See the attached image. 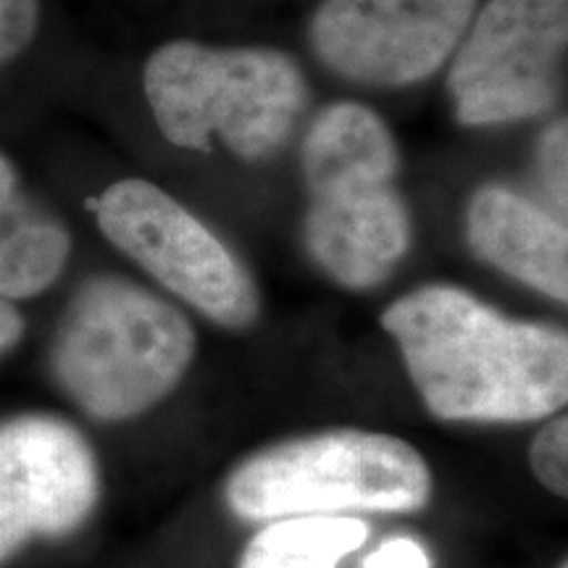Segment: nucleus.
Instances as JSON below:
<instances>
[{
    "label": "nucleus",
    "mask_w": 568,
    "mask_h": 568,
    "mask_svg": "<svg viewBox=\"0 0 568 568\" xmlns=\"http://www.w3.org/2000/svg\"><path fill=\"white\" fill-rule=\"evenodd\" d=\"M382 326L437 418L514 424L566 406L564 329L514 322L453 284H426L397 297Z\"/></svg>",
    "instance_id": "f257e3e1"
},
{
    "label": "nucleus",
    "mask_w": 568,
    "mask_h": 568,
    "mask_svg": "<svg viewBox=\"0 0 568 568\" xmlns=\"http://www.w3.org/2000/svg\"><path fill=\"white\" fill-rule=\"evenodd\" d=\"M303 240L339 287H379L406 258L414 224L400 187V151L379 113L353 101L326 105L301 145Z\"/></svg>",
    "instance_id": "f03ea898"
},
{
    "label": "nucleus",
    "mask_w": 568,
    "mask_h": 568,
    "mask_svg": "<svg viewBox=\"0 0 568 568\" xmlns=\"http://www.w3.org/2000/svg\"><path fill=\"white\" fill-rule=\"evenodd\" d=\"M142 84L172 145L195 153L224 148L253 163L287 148L311 101L301 61L272 45L172 40L148 59Z\"/></svg>",
    "instance_id": "7ed1b4c3"
},
{
    "label": "nucleus",
    "mask_w": 568,
    "mask_h": 568,
    "mask_svg": "<svg viewBox=\"0 0 568 568\" xmlns=\"http://www.w3.org/2000/svg\"><path fill=\"white\" fill-rule=\"evenodd\" d=\"M195 347L193 324L172 303L122 276H92L63 311L51 368L84 414L124 422L180 385Z\"/></svg>",
    "instance_id": "20e7f679"
},
{
    "label": "nucleus",
    "mask_w": 568,
    "mask_h": 568,
    "mask_svg": "<svg viewBox=\"0 0 568 568\" xmlns=\"http://www.w3.org/2000/svg\"><path fill=\"white\" fill-rule=\"evenodd\" d=\"M224 495L247 521L343 510L410 514L429 503L432 474L406 439L332 429L255 453L230 474Z\"/></svg>",
    "instance_id": "39448f33"
},
{
    "label": "nucleus",
    "mask_w": 568,
    "mask_h": 568,
    "mask_svg": "<svg viewBox=\"0 0 568 568\" xmlns=\"http://www.w3.org/2000/svg\"><path fill=\"white\" fill-rule=\"evenodd\" d=\"M111 245L211 322L245 329L261 314L258 284L193 211L148 180H122L95 201Z\"/></svg>",
    "instance_id": "423d86ee"
},
{
    "label": "nucleus",
    "mask_w": 568,
    "mask_h": 568,
    "mask_svg": "<svg viewBox=\"0 0 568 568\" xmlns=\"http://www.w3.org/2000/svg\"><path fill=\"white\" fill-rule=\"evenodd\" d=\"M568 0H487L453 53L447 92L464 126L537 119L558 101Z\"/></svg>",
    "instance_id": "0eeeda50"
},
{
    "label": "nucleus",
    "mask_w": 568,
    "mask_h": 568,
    "mask_svg": "<svg viewBox=\"0 0 568 568\" xmlns=\"http://www.w3.org/2000/svg\"><path fill=\"white\" fill-rule=\"evenodd\" d=\"M479 0H322L311 51L364 88H410L453 59Z\"/></svg>",
    "instance_id": "6e6552de"
},
{
    "label": "nucleus",
    "mask_w": 568,
    "mask_h": 568,
    "mask_svg": "<svg viewBox=\"0 0 568 568\" xmlns=\"http://www.w3.org/2000/svg\"><path fill=\"white\" fill-rule=\"evenodd\" d=\"M95 500V456L74 426L53 416L0 424V564L32 537L74 531Z\"/></svg>",
    "instance_id": "1a4fd4ad"
},
{
    "label": "nucleus",
    "mask_w": 568,
    "mask_h": 568,
    "mask_svg": "<svg viewBox=\"0 0 568 568\" xmlns=\"http://www.w3.org/2000/svg\"><path fill=\"white\" fill-rule=\"evenodd\" d=\"M466 240L479 261L566 303L568 232L556 211L542 209L506 184H485L468 201Z\"/></svg>",
    "instance_id": "9d476101"
},
{
    "label": "nucleus",
    "mask_w": 568,
    "mask_h": 568,
    "mask_svg": "<svg viewBox=\"0 0 568 568\" xmlns=\"http://www.w3.org/2000/svg\"><path fill=\"white\" fill-rule=\"evenodd\" d=\"M71 237L59 219L21 187L9 155L0 153V297H34L59 280Z\"/></svg>",
    "instance_id": "9b49d317"
},
{
    "label": "nucleus",
    "mask_w": 568,
    "mask_h": 568,
    "mask_svg": "<svg viewBox=\"0 0 568 568\" xmlns=\"http://www.w3.org/2000/svg\"><path fill=\"white\" fill-rule=\"evenodd\" d=\"M366 537V524L351 516L280 518L251 539L240 568H337Z\"/></svg>",
    "instance_id": "f8f14e48"
},
{
    "label": "nucleus",
    "mask_w": 568,
    "mask_h": 568,
    "mask_svg": "<svg viewBox=\"0 0 568 568\" xmlns=\"http://www.w3.org/2000/svg\"><path fill=\"white\" fill-rule=\"evenodd\" d=\"M531 474L552 495H568V418L556 416L539 429L529 450Z\"/></svg>",
    "instance_id": "ddd939ff"
},
{
    "label": "nucleus",
    "mask_w": 568,
    "mask_h": 568,
    "mask_svg": "<svg viewBox=\"0 0 568 568\" xmlns=\"http://www.w3.org/2000/svg\"><path fill=\"white\" fill-rule=\"evenodd\" d=\"M40 27V0H0V67L32 45Z\"/></svg>",
    "instance_id": "4468645a"
},
{
    "label": "nucleus",
    "mask_w": 568,
    "mask_h": 568,
    "mask_svg": "<svg viewBox=\"0 0 568 568\" xmlns=\"http://www.w3.org/2000/svg\"><path fill=\"white\" fill-rule=\"evenodd\" d=\"M537 166L550 193V201L558 205L560 216H566V119L545 130L542 140H539Z\"/></svg>",
    "instance_id": "2eb2a0df"
},
{
    "label": "nucleus",
    "mask_w": 568,
    "mask_h": 568,
    "mask_svg": "<svg viewBox=\"0 0 568 568\" xmlns=\"http://www.w3.org/2000/svg\"><path fill=\"white\" fill-rule=\"evenodd\" d=\"M364 568H432V560L416 539L395 537L389 542H382L366 558Z\"/></svg>",
    "instance_id": "dca6fc26"
},
{
    "label": "nucleus",
    "mask_w": 568,
    "mask_h": 568,
    "mask_svg": "<svg viewBox=\"0 0 568 568\" xmlns=\"http://www.w3.org/2000/svg\"><path fill=\"white\" fill-rule=\"evenodd\" d=\"M24 335V322H21L19 311L9 301L0 297V353L13 347Z\"/></svg>",
    "instance_id": "f3484780"
},
{
    "label": "nucleus",
    "mask_w": 568,
    "mask_h": 568,
    "mask_svg": "<svg viewBox=\"0 0 568 568\" xmlns=\"http://www.w3.org/2000/svg\"><path fill=\"white\" fill-rule=\"evenodd\" d=\"M558 568H568V566H566V560H564V564H560V566H558Z\"/></svg>",
    "instance_id": "a211bd4d"
}]
</instances>
